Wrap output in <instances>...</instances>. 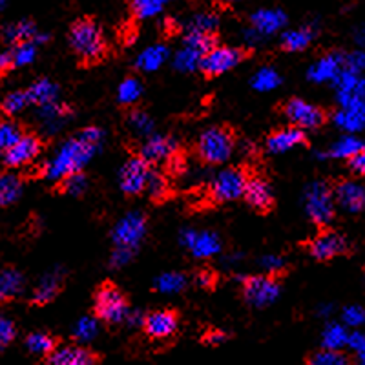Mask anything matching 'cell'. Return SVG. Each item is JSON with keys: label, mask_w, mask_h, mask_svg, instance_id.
<instances>
[{"label": "cell", "mask_w": 365, "mask_h": 365, "mask_svg": "<svg viewBox=\"0 0 365 365\" xmlns=\"http://www.w3.org/2000/svg\"><path fill=\"white\" fill-rule=\"evenodd\" d=\"M68 42L81 68L97 66L108 57V44L104 38L103 28L90 15L77 19L70 26Z\"/></svg>", "instance_id": "cell-1"}, {"label": "cell", "mask_w": 365, "mask_h": 365, "mask_svg": "<svg viewBox=\"0 0 365 365\" xmlns=\"http://www.w3.org/2000/svg\"><path fill=\"white\" fill-rule=\"evenodd\" d=\"M99 130H84L79 135V139H71L68 145H64V148L58 152L55 161L51 163L50 168H48V174L53 175V178L63 179L64 175L73 174V172H81V166H83L84 163H86V159L90 158L91 150H93L96 143H99Z\"/></svg>", "instance_id": "cell-2"}, {"label": "cell", "mask_w": 365, "mask_h": 365, "mask_svg": "<svg viewBox=\"0 0 365 365\" xmlns=\"http://www.w3.org/2000/svg\"><path fill=\"white\" fill-rule=\"evenodd\" d=\"M237 143V133L232 126L220 125L205 130L197 139V158L203 165H221L232 155Z\"/></svg>", "instance_id": "cell-3"}, {"label": "cell", "mask_w": 365, "mask_h": 365, "mask_svg": "<svg viewBox=\"0 0 365 365\" xmlns=\"http://www.w3.org/2000/svg\"><path fill=\"white\" fill-rule=\"evenodd\" d=\"M93 314L106 325H120L130 314V299L113 282H103L93 294Z\"/></svg>", "instance_id": "cell-4"}, {"label": "cell", "mask_w": 365, "mask_h": 365, "mask_svg": "<svg viewBox=\"0 0 365 365\" xmlns=\"http://www.w3.org/2000/svg\"><path fill=\"white\" fill-rule=\"evenodd\" d=\"M305 205H307L309 217L312 223L322 230L331 225V221L336 216V201H334V192H332V182L316 181L307 188L305 195Z\"/></svg>", "instance_id": "cell-5"}, {"label": "cell", "mask_w": 365, "mask_h": 365, "mask_svg": "<svg viewBox=\"0 0 365 365\" xmlns=\"http://www.w3.org/2000/svg\"><path fill=\"white\" fill-rule=\"evenodd\" d=\"M279 113L285 117L291 126L299 130H318L329 120V113L322 106L307 103V101L291 97V99L279 103Z\"/></svg>", "instance_id": "cell-6"}, {"label": "cell", "mask_w": 365, "mask_h": 365, "mask_svg": "<svg viewBox=\"0 0 365 365\" xmlns=\"http://www.w3.org/2000/svg\"><path fill=\"white\" fill-rule=\"evenodd\" d=\"M252 55L249 48H232V46H216L214 50L203 55L200 61V71L205 79H216L220 75L234 70L237 64Z\"/></svg>", "instance_id": "cell-7"}, {"label": "cell", "mask_w": 365, "mask_h": 365, "mask_svg": "<svg viewBox=\"0 0 365 365\" xmlns=\"http://www.w3.org/2000/svg\"><path fill=\"white\" fill-rule=\"evenodd\" d=\"M249 174L250 172L245 166H232V168L220 172L216 179L212 181L210 190H208V197L212 200V203L225 205L243 197Z\"/></svg>", "instance_id": "cell-8"}, {"label": "cell", "mask_w": 365, "mask_h": 365, "mask_svg": "<svg viewBox=\"0 0 365 365\" xmlns=\"http://www.w3.org/2000/svg\"><path fill=\"white\" fill-rule=\"evenodd\" d=\"M279 279L276 274H257L241 282V296L249 305L257 309L269 307L279 296Z\"/></svg>", "instance_id": "cell-9"}, {"label": "cell", "mask_w": 365, "mask_h": 365, "mask_svg": "<svg viewBox=\"0 0 365 365\" xmlns=\"http://www.w3.org/2000/svg\"><path fill=\"white\" fill-rule=\"evenodd\" d=\"M305 247H307L309 254L319 263L332 262L334 257L351 254V245H349L347 237L329 227L322 228L312 240L305 243Z\"/></svg>", "instance_id": "cell-10"}, {"label": "cell", "mask_w": 365, "mask_h": 365, "mask_svg": "<svg viewBox=\"0 0 365 365\" xmlns=\"http://www.w3.org/2000/svg\"><path fill=\"white\" fill-rule=\"evenodd\" d=\"M243 200L247 201V205L256 214H262V216H267L276 208V200H274L269 179L262 174H252L250 172L249 179H247L245 192H243Z\"/></svg>", "instance_id": "cell-11"}, {"label": "cell", "mask_w": 365, "mask_h": 365, "mask_svg": "<svg viewBox=\"0 0 365 365\" xmlns=\"http://www.w3.org/2000/svg\"><path fill=\"white\" fill-rule=\"evenodd\" d=\"M179 331V312L175 309H155L143 318V332L150 340H168Z\"/></svg>", "instance_id": "cell-12"}, {"label": "cell", "mask_w": 365, "mask_h": 365, "mask_svg": "<svg viewBox=\"0 0 365 365\" xmlns=\"http://www.w3.org/2000/svg\"><path fill=\"white\" fill-rule=\"evenodd\" d=\"M152 175V168L141 155H133L125 163L120 170V190L128 197H135L139 194H145L148 179Z\"/></svg>", "instance_id": "cell-13"}, {"label": "cell", "mask_w": 365, "mask_h": 365, "mask_svg": "<svg viewBox=\"0 0 365 365\" xmlns=\"http://www.w3.org/2000/svg\"><path fill=\"white\" fill-rule=\"evenodd\" d=\"M103 356L84 345H58L50 356L44 358V365H99Z\"/></svg>", "instance_id": "cell-14"}, {"label": "cell", "mask_w": 365, "mask_h": 365, "mask_svg": "<svg viewBox=\"0 0 365 365\" xmlns=\"http://www.w3.org/2000/svg\"><path fill=\"white\" fill-rule=\"evenodd\" d=\"M44 143L37 133H24L15 145L4 152V163L9 168H21V166L34 163L42 154Z\"/></svg>", "instance_id": "cell-15"}, {"label": "cell", "mask_w": 365, "mask_h": 365, "mask_svg": "<svg viewBox=\"0 0 365 365\" xmlns=\"http://www.w3.org/2000/svg\"><path fill=\"white\" fill-rule=\"evenodd\" d=\"M332 192H334L336 207L351 214L365 210V187L361 182L353 181V179H340L332 182Z\"/></svg>", "instance_id": "cell-16"}, {"label": "cell", "mask_w": 365, "mask_h": 365, "mask_svg": "<svg viewBox=\"0 0 365 365\" xmlns=\"http://www.w3.org/2000/svg\"><path fill=\"white\" fill-rule=\"evenodd\" d=\"M307 145V133L296 128V126H283V128L272 130L265 139L267 150L272 152V154H285V152L296 148V146Z\"/></svg>", "instance_id": "cell-17"}, {"label": "cell", "mask_w": 365, "mask_h": 365, "mask_svg": "<svg viewBox=\"0 0 365 365\" xmlns=\"http://www.w3.org/2000/svg\"><path fill=\"white\" fill-rule=\"evenodd\" d=\"M174 154L175 146L168 137H154V139H150V141H146L141 146V154L139 155L152 166L159 165V163L170 161Z\"/></svg>", "instance_id": "cell-18"}, {"label": "cell", "mask_w": 365, "mask_h": 365, "mask_svg": "<svg viewBox=\"0 0 365 365\" xmlns=\"http://www.w3.org/2000/svg\"><path fill=\"white\" fill-rule=\"evenodd\" d=\"M220 35L217 31H197V29H188L187 37H185V48L194 51L197 57H203L208 51L214 50L216 46H220Z\"/></svg>", "instance_id": "cell-19"}, {"label": "cell", "mask_w": 365, "mask_h": 365, "mask_svg": "<svg viewBox=\"0 0 365 365\" xmlns=\"http://www.w3.org/2000/svg\"><path fill=\"white\" fill-rule=\"evenodd\" d=\"M305 365H354L351 354L334 349H318L305 356Z\"/></svg>", "instance_id": "cell-20"}, {"label": "cell", "mask_w": 365, "mask_h": 365, "mask_svg": "<svg viewBox=\"0 0 365 365\" xmlns=\"http://www.w3.org/2000/svg\"><path fill=\"white\" fill-rule=\"evenodd\" d=\"M58 344H61L58 338H55L53 334H48V332H31L26 338V347L35 356H50L58 347Z\"/></svg>", "instance_id": "cell-21"}, {"label": "cell", "mask_w": 365, "mask_h": 365, "mask_svg": "<svg viewBox=\"0 0 365 365\" xmlns=\"http://www.w3.org/2000/svg\"><path fill=\"white\" fill-rule=\"evenodd\" d=\"M61 291H63V279L58 278L57 274H50V276H46V278L41 282V285L35 289L31 303L41 307V305L53 302V298Z\"/></svg>", "instance_id": "cell-22"}, {"label": "cell", "mask_w": 365, "mask_h": 365, "mask_svg": "<svg viewBox=\"0 0 365 365\" xmlns=\"http://www.w3.org/2000/svg\"><path fill=\"white\" fill-rule=\"evenodd\" d=\"M143 230H145V217H137V216L128 217L125 223H120V227L117 228V232H115L117 243L123 247H128L130 243H137L139 237H141Z\"/></svg>", "instance_id": "cell-23"}, {"label": "cell", "mask_w": 365, "mask_h": 365, "mask_svg": "<svg viewBox=\"0 0 365 365\" xmlns=\"http://www.w3.org/2000/svg\"><path fill=\"white\" fill-rule=\"evenodd\" d=\"M26 93H28L29 103L31 104L48 106V104L55 99V96H57V86H55V84H51L50 81L41 79V81H37L35 84H31V86L26 90Z\"/></svg>", "instance_id": "cell-24"}, {"label": "cell", "mask_w": 365, "mask_h": 365, "mask_svg": "<svg viewBox=\"0 0 365 365\" xmlns=\"http://www.w3.org/2000/svg\"><path fill=\"white\" fill-rule=\"evenodd\" d=\"M35 35H37V29L29 21L17 22V24L8 26L4 29V41L9 44H24V42H34Z\"/></svg>", "instance_id": "cell-25"}, {"label": "cell", "mask_w": 365, "mask_h": 365, "mask_svg": "<svg viewBox=\"0 0 365 365\" xmlns=\"http://www.w3.org/2000/svg\"><path fill=\"white\" fill-rule=\"evenodd\" d=\"M145 192L148 194L150 201L155 205H161L166 200H170V185H168L165 175L158 174V172H152Z\"/></svg>", "instance_id": "cell-26"}, {"label": "cell", "mask_w": 365, "mask_h": 365, "mask_svg": "<svg viewBox=\"0 0 365 365\" xmlns=\"http://www.w3.org/2000/svg\"><path fill=\"white\" fill-rule=\"evenodd\" d=\"M22 279L21 272L15 269H4L0 272V299H9L21 292L22 289Z\"/></svg>", "instance_id": "cell-27"}, {"label": "cell", "mask_w": 365, "mask_h": 365, "mask_svg": "<svg viewBox=\"0 0 365 365\" xmlns=\"http://www.w3.org/2000/svg\"><path fill=\"white\" fill-rule=\"evenodd\" d=\"M22 182L17 175L2 174L0 175V207L13 203L21 195Z\"/></svg>", "instance_id": "cell-28"}, {"label": "cell", "mask_w": 365, "mask_h": 365, "mask_svg": "<svg viewBox=\"0 0 365 365\" xmlns=\"http://www.w3.org/2000/svg\"><path fill=\"white\" fill-rule=\"evenodd\" d=\"M187 243L192 252L200 257H207L217 250V241L208 234H187Z\"/></svg>", "instance_id": "cell-29"}, {"label": "cell", "mask_w": 365, "mask_h": 365, "mask_svg": "<svg viewBox=\"0 0 365 365\" xmlns=\"http://www.w3.org/2000/svg\"><path fill=\"white\" fill-rule=\"evenodd\" d=\"M24 133V128L19 125L17 120H0V152H6V150L11 148Z\"/></svg>", "instance_id": "cell-30"}, {"label": "cell", "mask_w": 365, "mask_h": 365, "mask_svg": "<svg viewBox=\"0 0 365 365\" xmlns=\"http://www.w3.org/2000/svg\"><path fill=\"white\" fill-rule=\"evenodd\" d=\"M341 66L340 55H329V57L322 58L318 64L311 70V77L316 81H325L336 77Z\"/></svg>", "instance_id": "cell-31"}, {"label": "cell", "mask_w": 365, "mask_h": 365, "mask_svg": "<svg viewBox=\"0 0 365 365\" xmlns=\"http://www.w3.org/2000/svg\"><path fill=\"white\" fill-rule=\"evenodd\" d=\"M312 37V29L309 28H302V29H296V31H289V34L283 37L282 41V48L285 51H302L305 50L309 44H311Z\"/></svg>", "instance_id": "cell-32"}, {"label": "cell", "mask_w": 365, "mask_h": 365, "mask_svg": "<svg viewBox=\"0 0 365 365\" xmlns=\"http://www.w3.org/2000/svg\"><path fill=\"white\" fill-rule=\"evenodd\" d=\"M88 187L86 175L83 172H73V174L64 175L57 185V192L66 195H81Z\"/></svg>", "instance_id": "cell-33"}, {"label": "cell", "mask_w": 365, "mask_h": 365, "mask_svg": "<svg viewBox=\"0 0 365 365\" xmlns=\"http://www.w3.org/2000/svg\"><path fill=\"white\" fill-rule=\"evenodd\" d=\"M28 104L31 103H29V97L28 93H26V90H17L11 91L9 96H6L4 99L0 101V110H2L8 117H13L17 115V113H21Z\"/></svg>", "instance_id": "cell-34"}, {"label": "cell", "mask_w": 365, "mask_h": 365, "mask_svg": "<svg viewBox=\"0 0 365 365\" xmlns=\"http://www.w3.org/2000/svg\"><path fill=\"white\" fill-rule=\"evenodd\" d=\"M254 26L263 34H272L285 22V15L282 11H259L252 17Z\"/></svg>", "instance_id": "cell-35"}, {"label": "cell", "mask_w": 365, "mask_h": 365, "mask_svg": "<svg viewBox=\"0 0 365 365\" xmlns=\"http://www.w3.org/2000/svg\"><path fill=\"white\" fill-rule=\"evenodd\" d=\"M141 91H143L141 81L137 79V77H126V79L123 81V84L119 86L120 104H126V106H128V104H133L135 101H139Z\"/></svg>", "instance_id": "cell-36"}, {"label": "cell", "mask_w": 365, "mask_h": 365, "mask_svg": "<svg viewBox=\"0 0 365 365\" xmlns=\"http://www.w3.org/2000/svg\"><path fill=\"white\" fill-rule=\"evenodd\" d=\"M336 123L345 130H360L365 125V110L347 108L336 115Z\"/></svg>", "instance_id": "cell-37"}, {"label": "cell", "mask_w": 365, "mask_h": 365, "mask_svg": "<svg viewBox=\"0 0 365 365\" xmlns=\"http://www.w3.org/2000/svg\"><path fill=\"white\" fill-rule=\"evenodd\" d=\"M349 334L341 325H331L325 329L324 332V349H334V351H341L344 345H347Z\"/></svg>", "instance_id": "cell-38"}, {"label": "cell", "mask_w": 365, "mask_h": 365, "mask_svg": "<svg viewBox=\"0 0 365 365\" xmlns=\"http://www.w3.org/2000/svg\"><path fill=\"white\" fill-rule=\"evenodd\" d=\"M165 58H166L165 48H161V46H158V48H148V50H146L145 53L139 57V61H137V66L141 68V70H146V71L158 70Z\"/></svg>", "instance_id": "cell-39"}, {"label": "cell", "mask_w": 365, "mask_h": 365, "mask_svg": "<svg viewBox=\"0 0 365 365\" xmlns=\"http://www.w3.org/2000/svg\"><path fill=\"white\" fill-rule=\"evenodd\" d=\"M364 148L365 145L361 141H358V139H354V137H345V139H341L340 143L334 145V148H332V155H334V158L351 159L353 155H356L358 152H361Z\"/></svg>", "instance_id": "cell-40"}, {"label": "cell", "mask_w": 365, "mask_h": 365, "mask_svg": "<svg viewBox=\"0 0 365 365\" xmlns=\"http://www.w3.org/2000/svg\"><path fill=\"white\" fill-rule=\"evenodd\" d=\"M166 0H128V6L135 17H150L163 8Z\"/></svg>", "instance_id": "cell-41"}, {"label": "cell", "mask_w": 365, "mask_h": 365, "mask_svg": "<svg viewBox=\"0 0 365 365\" xmlns=\"http://www.w3.org/2000/svg\"><path fill=\"white\" fill-rule=\"evenodd\" d=\"M13 53V61H15V66H26L35 58V44L34 42H24V44L15 46V50L11 51Z\"/></svg>", "instance_id": "cell-42"}, {"label": "cell", "mask_w": 365, "mask_h": 365, "mask_svg": "<svg viewBox=\"0 0 365 365\" xmlns=\"http://www.w3.org/2000/svg\"><path fill=\"white\" fill-rule=\"evenodd\" d=\"M217 15L214 13H200L197 17L192 19L188 29H197V31H217Z\"/></svg>", "instance_id": "cell-43"}, {"label": "cell", "mask_w": 365, "mask_h": 365, "mask_svg": "<svg viewBox=\"0 0 365 365\" xmlns=\"http://www.w3.org/2000/svg\"><path fill=\"white\" fill-rule=\"evenodd\" d=\"M194 278H195V283H197L201 289H205V291H214L217 285L216 270L208 269V267H201V269H197Z\"/></svg>", "instance_id": "cell-44"}, {"label": "cell", "mask_w": 365, "mask_h": 365, "mask_svg": "<svg viewBox=\"0 0 365 365\" xmlns=\"http://www.w3.org/2000/svg\"><path fill=\"white\" fill-rule=\"evenodd\" d=\"M347 345L353 349L354 353V365H365V336L360 332H354V334H349Z\"/></svg>", "instance_id": "cell-45"}, {"label": "cell", "mask_w": 365, "mask_h": 365, "mask_svg": "<svg viewBox=\"0 0 365 365\" xmlns=\"http://www.w3.org/2000/svg\"><path fill=\"white\" fill-rule=\"evenodd\" d=\"M279 84V77L272 70H262L254 77V86L257 90H272Z\"/></svg>", "instance_id": "cell-46"}, {"label": "cell", "mask_w": 365, "mask_h": 365, "mask_svg": "<svg viewBox=\"0 0 365 365\" xmlns=\"http://www.w3.org/2000/svg\"><path fill=\"white\" fill-rule=\"evenodd\" d=\"M182 287H185V278L179 276V274H166L158 283V289L163 292L181 291Z\"/></svg>", "instance_id": "cell-47"}, {"label": "cell", "mask_w": 365, "mask_h": 365, "mask_svg": "<svg viewBox=\"0 0 365 365\" xmlns=\"http://www.w3.org/2000/svg\"><path fill=\"white\" fill-rule=\"evenodd\" d=\"M15 334H17V329H15V324L11 319L0 318V351L15 340Z\"/></svg>", "instance_id": "cell-48"}, {"label": "cell", "mask_w": 365, "mask_h": 365, "mask_svg": "<svg viewBox=\"0 0 365 365\" xmlns=\"http://www.w3.org/2000/svg\"><path fill=\"white\" fill-rule=\"evenodd\" d=\"M97 334V324L96 319L84 318L81 319V324L77 325V331H75V338L81 341H88Z\"/></svg>", "instance_id": "cell-49"}, {"label": "cell", "mask_w": 365, "mask_h": 365, "mask_svg": "<svg viewBox=\"0 0 365 365\" xmlns=\"http://www.w3.org/2000/svg\"><path fill=\"white\" fill-rule=\"evenodd\" d=\"M349 170L353 172L356 178H364L365 175V148L361 152H358L356 155H353L351 159H347Z\"/></svg>", "instance_id": "cell-50"}, {"label": "cell", "mask_w": 365, "mask_h": 365, "mask_svg": "<svg viewBox=\"0 0 365 365\" xmlns=\"http://www.w3.org/2000/svg\"><path fill=\"white\" fill-rule=\"evenodd\" d=\"M200 61H201V57H197L194 51L187 50V48H185V50L178 55V66L185 68V70H190V68H194V66H200Z\"/></svg>", "instance_id": "cell-51"}, {"label": "cell", "mask_w": 365, "mask_h": 365, "mask_svg": "<svg viewBox=\"0 0 365 365\" xmlns=\"http://www.w3.org/2000/svg\"><path fill=\"white\" fill-rule=\"evenodd\" d=\"M227 338H228L227 332L220 331V329H208V331L203 334V338H201V341H203L205 345H220L223 344Z\"/></svg>", "instance_id": "cell-52"}, {"label": "cell", "mask_w": 365, "mask_h": 365, "mask_svg": "<svg viewBox=\"0 0 365 365\" xmlns=\"http://www.w3.org/2000/svg\"><path fill=\"white\" fill-rule=\"evenodd\" d=\"M344 318H345V322H347L349 325H360L361 322L365 319V312L361 311V309H358V307H351V309H347V311H345Z\"/></svg>", "instance_id": "cell-53"}, {"label": "cell", "mask_w": 365, "mask_h": 365, "mask_svg": "<svg viewBox=\"0 0 365 365\" xmlns=\"http://www.w3.org/2000/svg\"><path fill=\"white\" fill-rule=\"evenodd\" d=\"M15 68V61H13L11 51H2L0 53V77H4L8 71H11Z\"/></svg>", "instance_id": "cell-54"}, {"label": "cell", "mask_w": 365, "mask_h": 365, "mask_svg": "<svg viewBox=\"0 0 365 365\" xmlns=\"http://www.w3.org/2000/svg\"><path fill=\"white\" fill-rule=\"evenodd\" d=\"M4 2H6V0H0V9H2V6H4Z\"/></svg>", "instance_id": "cell-55"}, {"label": "cell", "mask_w": 365, "mask_h": 365, "mask_svg": "<svg viewBox=\"0 0 365 365\" xmlns=\"http://www.w3.org/2000/svg\"><path fill=\"white\" fill-rule=\"evenodd\" d=\"M190 2H194V0H190Z\"/></svg>", "instance_id": "cell-56"}]
</instances>
